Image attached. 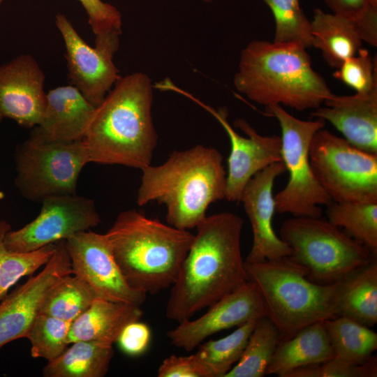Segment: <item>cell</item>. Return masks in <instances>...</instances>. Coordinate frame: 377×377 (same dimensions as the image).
I'll return each instance as SVG.
<instances>
[{
	"label": "cell",
	"mask_w": 377,
	"mask_h": 377,
	"mask_svg": "<svg viewBox=\"0 0 377 377\" xmlns=\"http://www.w3.org/2000/svg\"><path fill=\"white\" fill-rule=\"evenodd\" d=\"M72 273L83 280L97 297L141 306L145 293L126 281L114 257L105 234L82 231L65 240Z\"/></svg>",
	"instance_id": "obj_13"
},
{
	"label": "cell",
	"mask_w": 377,
	"mask_h": 377,
	"mask_svg": "<svg viewBox=\"0 0 377 377\" xmlns=\"http://www.w3.org/2000/svg\"><path fill=\"white\" fill-rule=\"evenodd\" d=\"M280 238L291 249L288 258L305 271L309 280L320 285L339 281L376 256L320 217L294 216L286 220Z\"/></svg>",
	"instance_id": "obj_7"
},
{
	"label": "cell",
	"mask_w": 377,
	"mask_h": 377,
	"mask_svg": "<svg viewBox=\"0 0 377 377\" xmlns=\"http://www.w3.org/2000/svg\"><path fill=\"white\" fill-rule=\"evenodd\" d=\"M96 107L73 85L52 89L40 123L29 138L43 142H73L83 139Z\"/></svg>",
	"instance_id": "obj_20"
},
{
	"label": "cell",
	"mask_w": 377,
	"mask_h": 377,
	"mask_svg": "<svg viewBox=\"0 0 377 377\" xmlns=\"http://www.w3.org/2000/svg\"><path fill=\"white\" fill-rule=\"evenodd\" d=\"M336 316L355 320L369 327L377 323V260L336 282Z\"/></svg>",
	"instance_id": "obj_23"
},
{
	"label": "cell",
	"mask_w": 377,
	"mask_h": 377,
	"mask_svg": "<svg viewBox=\"0 0 377 377\" xmlns=\"http://www.w3.org/2000/svg\"><path fill=\"white\" fill-rule=\"evenodd\" d=\"M362 42L377 47V6L369 4L362 14L354 21Z\"/></svg>",
	"instance_id": "obj_39"
},
{
	"label": "cell",
	"mask_w": 377,
	"mask_h": 377,
	"mask_svg": "<svg viewBox=\"0 0 377 377\" xmlns=\"http://www.w3.org/2000/svg\"><path fill=\"white\" fill-rule=\"evenodd\" d=\"M55 22L65 45L69 82L97 107L121 77L113 62L119 47V36L96 38L95 47H92L65 15L58 13Z\"/></svg>",
	"instance_id": "obj_12"
},
{
	"label": "cell",
	"mask_w": 377,
	"mask_h": 377,
	"mask_svg": "<svg viewBox=\"0 0 377 377\" xmlns=\"http://www.w3.org/2000/svg\"><path fill=\"white\" fill-rule=\"evenodd\" d=\"M4 0H0V6Z\"/></svg>",
	"instance_id": "obj_44"
},
{
	"label": "cell",
	"mask_w": 377,
	"mask_h": 377,
	"mask_svg": "<svg viewBox=\"0 0 377 377\" xmlns=\"http://www.w3.org/2000/svg\"><path fill=\"white\" fill-rule=\"evenodd\" d=\"M309 161L332 201L377 202V154L361 150L323 128L312 138Z\"/></svg>",
	"instance_id": "obj_9"
},
{
	"label": "cell",
	"mask_w": 377,
	"mask_h": 377,
	"mask_svg": "<svg viewBox=\"0 0 377 377\" xmlns=\"http://www.w3.org/2000/svg\"><path fill=\"white\" fill-rule=\"evenodd\" d=\"M325 214L332 225L377 254V202L332 201Z\"/></svg>",
	"instance_id": "obj_28"
},
{
	"label": "cell",
	"mask_w": 377,
	"mask_h": 377,
	"mask_svg": "<svg viewBox=\"0 0 377 377\" xmlns=\"http://www.w3.org/2000/svg\"><path fill=\"white\" fill-rule=\"evenodd\" d=\"M271 10L275 22L274 42L311 47V23L299 0H260Z\"/></svg>",
	"instance_id": "obj_33"
},
{
	"label": "cell",
	"mask_w": 377,
	"mask_h": 377,
	"mask_svg": "<svg viewBox=\"0 0 377 377\" xmlns=\"http://www.w3.org/2000/svg\"><path fill=\"white\" fill-rule=\"evenodd\" d=\"M306 49L296 43L250 42L240 54L235 89L265 107L316 110L334 94L312 68Z\"/></svg>",
	"instance_id": "obj_4"
},
{
	"label": "cell",
	"mask_w": 377,
	"mask_h": 377,
	"mask_svg": "<svg viewBox=\"0 0 377 377\" xmlns=\"http://www.w3.org/2000/svg\"><path fill=\"white\" fill-rule=\"evenodd\" d=\"M334 357L323 321L317 322L280 341L266 375L287 377L297 369L320 364Z\"/></svg>",
	"instance_id": "obj_22"
},
{
	"label": "cell",
	"mask_w": 377,
	"mask_h": 377,
	"mask_svg": "<svg viewBox=\"0 0 377 377\" xmlns=\"http://www.w3.org/2000/svg\"><path fill=\"white\" fill-rule=\"evenodd\" d=\"M71 323L40 313L26 335L31 345V357L50 362L60 355L70 345L68 335Z\"/></svg>",
	"instance_id": "obj_32"
},
{
	"label": "cell",
	"mask_w": 377,
	"mask_h": 377,
	"mask_svg": "<svg viewBox=\"0 0 377 377\" xmlns=\"http://www.w3.org/2000/svg\"><path fill=\"white\" fill-rule=\"evenodd\" d=\"M202 1L206 3H209V2H212L213 0H202Z\"/></svg>",
	"instance_id": "obj_42"
},
{
	"label": "cell",
	"mask_w": 377,
	"mask_h": 377,
	"mask_svg": "<svg viewBox=\"0 0 377 377\" xmlns=\"http://www.w3.org/2000/svg\"><path fill=\"white\" fill-rule=\"evenodd\" d=\"M245 269L248 281L258 288L267 316L280 332L281 340L306 326L337 317L336 283L320 285L311 281L288 257L245 263Z\"/></svg>",
	"instance_id": "obj_6"
},
{
	"label": "cell",
	"mask_w": 377,
	"mask_h": 377,
	"mask_svg": "<svg viewBox=\"0 0 377 377\" xmlns=\"http://www.w3.org/2000/svg\"><path fill=\"white\" fill-rule=\"evenodd\" d=\"M15 185L31 201L76 194L79 175L89 163L82 141L43 142L28 138L16 148Z\"/></svg>",
	"instance_id": "obj_10"
},
{
	"label": "cell",
	"mask_w": 377,
	"mask_h": 377,
	"mask_svg": "<svg viewBox=\"0 0 377 377\" xmlns=\"http://www.w3.org/2000/svg\"><path fill=\"white\" fill-rule=\"evenodd\" d=\"M310 23L311 47L320 50L332 68H338L362 47L354 21L349 18L316 8Z\"/></svg>",
	"instance_id": "obj_24"
},
{
	"label": "cell",
	"mask_w": 377,
	"mask_h": 377,
	"mask_svg": "<svg viewBox=\"0 0 377 377\" xmlns=\"http://www.w3.org/2000/svg\"><path fill=\"white\" fill-rule=\"evenodd\" d=\"M43 369L45 377H103L114 356L112 345L78 341Z\"/></svg>",
	"instance_id": "obj_25"
},
{
	"label": "cell",
	"mask_w": 377,
	"mask_h": 377,
	"mask_svg": "<svg viewBox=\"0 0 377 377\" xmlns=\"http://www.w3.org/2000/svg\"><path fill=\"white\" fill-rule=\"evenodd\" d=\"M142 315L140 306L96 297L71 323L68 342L86 341L112 345L124 327L140 320Z\"/></svg>",
	"instance_id": "obj_21"
},
{
	"label": "cell",
	"mask_w": 377,
	"mask_h": 377,
	"mask_svg": "<svg viewBox=\"0 0 377 377\" xmlns=\"http://www.w3.org/2000/svg\"><path fill=\"white\" fill-rule=\"evenodd\" d=\"M369 3L374 6H377V0H369Z\"/></svg>",
	"instance_id": "obj_41"
},
{
	"label": "cell",
	"mask_w": 377,
	"mask_h": 377,
	"mask_svg": "<svg viewBox=\"0 0 377 377\" xmlns=\"http://www.w3.org/2000/svg\"><path fill=\"white\" fill-rule=\"evenodd\" d=\"M158 377H215L207 364L196 353L188 356L171 355L158 367Z\"/></svg>",
	"instance_id": "obj_37"
},
{
	"label": "cell",
	"mask_w": 377,
	"mask_h": 377,
	"mask_svg": "<svg viewBox=\"0 0 377 377\" xmlns=\"http://www.w3.org/2000/svg\"><path fill=\"white\" fill-rule=\"evenodd\" d=\"M71 274L64 276L52 286L40 313L73 323L91 306L96 295L87 283Z\"/></svg>",
	"instance_id": "obj_29"
},
{
	"label": "cell",
	"mask_w": 377,
	"mask_h": 377,
	"mask_svg": "<svg viewBox=\"0 0 377 377\" xmlns=\"http://www.w3.org/2000/svg\"><path fill=\"white\" fill-rule=\"evenodd\" d=\"M56 245L54 253L42 271L0 302V348L26 337L50 289L61 277L73 274L65 240L56 242Z\"/></svg>",
	"instance_id": "obj_16"
},
{
	"label": "cell",
	"mask_w": 377,
	"mask_h": 377,
	"mask_svg": "<svg viewBox=\"0 0 377 377\" xmlns=\"http://www.w3.org/2000/svg\"><path fill=\"white\" fill-rule=\"evenodd\" d=\"M281 335L268 316L258 319L239 361L224 377H263Z\"/></svg>",
	"instance_id": "obj_27"
},
{
	"label": "cell",
	"mask_w": 377,
	"mask_h": 377,
	"mask_svg": "<svg viewBox=\"0 0 377 377\" xmlns=\"http://www.w3.org/2000/svg\"><path fill=\"white\" fill-rule=\"evenodd\" d=\"M376 59L362 47L353 57L345 60L333 77L353 89L356 93H367L377 89Z\"/></svg>",
	"instance_id": "obj_34"
},
{
	"label": "cell",
	"mask_w": 377,
	"mask_h": 377,
	"mask_svg": "<svg viewBox=\"0 0 377 377\" xmlns=\"http://www.w3.org/2000/svg\"><path fill=\"white\" fill-rule=\"evenodd\" d=\"M84 8L96 38L121 34L122 18L113 5L101 0H78Z\"/></svg>",
	"instance_id": "obj_36"
},
{
	"label": "cell",
	"mask_w": 377,
	"mask_h": 377,
	"mask_svg": "<svg viewBox=\"0 0 377 377\" xmlns=\"http://www.w3.org/2000/svg\"><path fill=\"white\" fill-rule=\"evenodd\" d=\"M243 220L223 212L206 216L184 259L168 298L165 316L191 318L248 281L241 250Z\"/></svg>",
	"instance_id": "obj_1"
},
{
	"label": "cell",
	"mask_w": 377,
	"mask_h": 377,
	"mask_svg": "<svg viewBox=\"0 0 377 377\" xmlns=\"http://www.w3.org/2000/svg\"><path fill=\"white\" fill-rule=\"evenodd\" d=\"M334 357L360 364L377 348V334L369 327L349 318L337 316L323 320Z\"/></svg>",
	"instance_id": "obj_26"
},
{
	"label": "cell",
	"mask_w": 377,
	"mask_h": 377,
	"mask_svg": "<svg viewBox=\"0 0 377 377\" xmlns=\"http://www.w3.org/2000/svg\"><path fill=\"white\" fill-rule=\"evenodd\" d=\"M188 96L209 111L229 137L231 149L228 159L225 198L230 202H240L245 186L257 172L273 163L283 162L281 138L276 135H260L247 121L237 119L234 126L247 135L244 137L229 124L226 109L216 110L202 104L191 94Z\"/></svg>",
	"instance_id": "obj_14"
},
{
	"label": "cell",
	"mask_w": 377,
	"mask_h": 377,
	"mask_svg": "<svg viewBox=\"0 0 377 377\" xmlns=\"http://www.w3.org/2000/svg\"><path fill=\"white\" fill-rule=\"evenodd\" d=\"M151 341V330L140 320L126 325L121 332L117 341L121 350L132 356L145 352Z\"/></svg>",
	"instance_id": "obj_38"
},
{
	"label": "cell",
	"mask_w": 377,
	"mask_h": 377,
	"mask_svg": "<svg viewBox=\"0 0 377 377\" xmlns=\"http://www.w3.org/2000/svg\"><path fill=\"white\" fill-rule=\"evenodd\" d=\"M10 229L6 221L0 222V302L9 289L23 276L32 275L44 266L56 249V243L29 252L13 251L3 243L5 233Z\"/></svg>",
	"instance_id": "obj_30"
},
{
	"label": "cell",
	"mask_w": 377,
	"mask_h": 377,
	"mask_svg": "<svg viewBox=\"0 0 377 377\" xmlns=\"http://www.w3.org/2000/svg\"><path fill=\"white\" fill-rule=\"evenodd\" d=\"M141 170L137 204H164L167 222L181 230L196 228L209 205L226 198V172L215 148L197 145L175 151L161 165Z\"/></svg>",
	"instance_id": "obj_3"
},
{
	"label": "cell",
	"mask_w": 377,
	"mask_h": 377,
	"mask_svg": "<svg viewBox=\"0 0 377 377\" xmlns=\"http://www.w3.org/2000/svg\"><path fill=\"white\" fill-rule=\"evenodd\" d=\"M105 235L128 283L147 295L173 285L194 237L135 209L121 212Z\"/></svg>",
	"instance_id": "obj_5"
},
{
	"label": "cell",
	"mask_w": 377,
	"mask_h": 377,
	"mask_svg": "<svg viewBox=\"0 0 377 377\" xmlns=\"http://www.w3.org/2000/svg\"><path fill=\"white\" fill-rule=\"evenodd\" d=\"M276 118L281 129V155L289 178L286 186L274 196L275 210L295 216L320 218V205L332 202L316 179L309 161V147L314 134L325 126L320 118L302 120L280 105L266 107Z\"/></svg>",
	"instance_id": "obj_8"
},
{
	"label": "cell",
	"mask_w": 377,
	"mask_h": 377,
	"mask_svg": "<svg viewBox=\"0 0 377 377\" xmlns=\"http://www.w3.org/2000/svg\"><path fill=\"white\" fill-rule=\"evenodd\" d=\"M39 214L30 223L3 236L6 248L29 252L66 240L101 223L94 201L76 194L53 195L42 202Z\"/></svg>",
	"instance_id": "obj_11"
},
{
	"label": "cell",
	"mask_w": 377,
	"mask_h": 377,
	"mask_svg": "<svg viewBox=\"0 0 377 377\" xmlns=\"http://www.w3.org/2000/svg\"><path fill=\"white\" fill-rule=\"evenodd\" d=\"M286 171L283 162L273 163L257 172L245 186L240 202L250 221L253 244L245 263L279 260L291 254L290 248L274 231L275 200L272 188L276 178Z\"/></svg>",
	"instance_id": "obj_17"
},
{
	"label": "cell",
	"mask_w": 377,
	"mask_h": 377,
	"mask_svg": "<svg viewBox=\"0 0 377 377\" xmlns=\"http://www.w3.org/2000/svg\"><path fill=\"white\" fill-rule=\"evenodd\" d=\"M113 87L96 107L82 139L89 162L142 170L151 165L158 140L151 79L137 72Z\"/></svg>",
	"instance_id": "obj_2"
},
{
	"label": "cell",
	"mask_w": 377,
	"mask_h": 377,
	"mask_svg": "<svg viewBox=\"0 0 377 377\" xmlns=\"http://www.w3.org/2000/svg\"><path fill=\"white\" fill-rule=\"evenodd\" d=\"M45 74L36 59L22 54L0 66V110L3 117L34 128L47 105Z\"/></svg>",
	"instance_id": "obj_18"
},
{
	"label": "cell",
	"mask_w": 377,
	"mask_h": 377,
	"mask_svg": "<svg viewBox=\"0 0 377 377\" xmlns=\"http://www.w3.org/2000/svg\"><path fill=\"white\" fill-rule=\"evenodd\" d=\"M333 13L355 21L364 11L369 0H324Z\"/></svg>",
	"instance_id": "obj_40"
},
{
	"label": "cell",
	"mask_w": 377,
	"mask_h": 377,
	"mask_svg": "<svg viewBox=\"0 0 377 377\" xmlns=\"http://www.w3.org/2000/svg\"><path fill=\"white\" fill-rule=\"evenodd\" d=\"M3 118V116L0 110V121Z\"/></svg>",
	"instance_id": "obj_43"
},
{
	"label": "cell",
	"mask_w": 377,
	"mask_h": 377,
	"mask_svg": "<svg viewBox=\"0 0 377 377\" xmlns=\"http://www.w3.org/2000/svg\"><path fill=\"white\" fill-rule=\"evenodd\" d=\"M208 308L200 317L182 321L167 332L166 336L173 346L191 352L207 337L219 332L267 316L262 295L257 286L250 281Z\"/></svg>",
	"instance_id": "obj_15"
},
{
	"label": "cell",
	"mask_w": 377,
	"mask_h": 377,
	"mask_svg": "<svg viewBox=\"0 0 377 377\" xmlns=\"http://www.w3.org/2000/svg\"><path fill=\"white\" fill-rule=\"evenodd\" d=\"M377 358L371 356L364 363L351 364L334 357L324 362L297 369L287 377H376Z\"/></svg>",
	"instance_id": "obj_35"
},
{
	"label": "cell",
	"mask_w": 377,
	"mask_h": 377,
	"mask_svg": "<svg viewBox=\"0 0 377 377\" xmlns=\"http://www.w3.org/2000/svg\"><path fill=\"white\" fill-rule=\"evenodd\" d=\"M258 319L249 320L223 338L203 341L195 353L213 371L215 377H224L239 361Z\"/></svg>",
	"instance_id": "obj_31"
},
{
	"label": "cell",
	"mask_w": 377,
	"mask_h": 377,
	"mask_svg": "<svg viewBox=\"0 0 377 377\" xmlns=\"http://www.w3.org/2000/svg\"><path fill=\"white\" fill-rule=\"evenodd\" d=\"M311 115L330 122L355 147L377 154V89L350 96L333 94Z\"/></svg>",
	"instance_id": "obj_19"
}]
</instances>
